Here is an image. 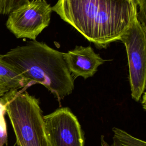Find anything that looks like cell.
Segmentation results:
<instances>
[{
  "label": "cell",
  "mask_w": 146,
  "mask_h": 146,
  "mask_svg": "<svg viewBox=\"0 0 146 146\" xmlns=\"http://www.w3.org/2000/svg\"><path fill=\"white\" fill-rule=\"evenodd\" d=\"M52 11L102 48L120 40L138 9L127 0H58Z\"/></svg>",
  "instance_id": "1"
},
{
  "label": "cell",
  "mask_w": 146,
  "mask_h": 146,
  "mask_svg": "<svg viewBox=\"0 0 146 146\" xmlns=\"http://www.w3.org/2000/svg\"><path fill=\"white\" fill-rule=\"evenodd\" d=\"M3 59L30 83L44 86L60 100L74 88V80L63 58V52L36 40L10 49Z\"/></svg>",
  "instance_id": "2"
},
{
  "label": "cell",
  "mask_w": 146,
  "mask_h": 146,
  "mask_svg": "<svg viewBox=\"0 0 146 146\" xmlns=\"http://www.w3.org/2000/svg\"><path fill=\"white\" fill-rule=\"evenodd\" d=\"M18 146H51L38 100L27 92L11 89L0 97Z\"/></svg>",
  "instance_id": "3"
},
{
  "label": "cell",
  "mask_w": 146,
  "mask_h": 146,
  "mask_svg": "<svg viewBox=\"0 0 146 146\" xmlns=\"http://www.w3.org/2000/svg\"><path fill=\"white\" fill-rule=\"evenodd\" d=\"M146 27L137 18V11L120 40L127 51L132 98L138 102L145 88L146 80Z\"/></svg>",
  "instance_id": "4"
},
{
  "label": "cell",
  "mask_w": 146,
  "mask_h": 146,
  "mask_svg": "<svg viewBox=\"0 0 146 146\" xmlns=\"http://www.w3.org/2000/svg\"><path fill=\"white\" fill-rule=\"evenodd\" d=\"M52 7L46 0H32L9 14L6 26L17 38L35 40L49 25Z\"/></svg>",
  "instance_id": "5"
},
{
  "label": "cell",
  "mask_w": 146,
  "mask_h": 146,
  "mask_svg": "<svg viewBox=\"0 0 146 146\" xmlns=\"http://www.w3.org/2000/svg\"><path fill=\"white\" fill-rule=\"evenodd\" d=\"M43 119L51 146H84L80 125L68 108H59Z\"/></svg>",
  "instance_id": "6"
},
{
  "label": "cell",
  "mask_w": 146,
  "mask_h": 146,
  "mask_svg": "<svg viewBox=\"0 0 146 146\" xmlns=\"http://www.w3.org/2000/svg\"><path fill=\"white\" fill-rule=\"evenodd\" d=\"M63 58L70 73L75 78L82 76L84 79L92 76L105 62L91 46H76L63 53Z\"/></svg>",
  "instance_id": "7"
},
{
  "label": "cell",
  "mask_w": 146,
  "mask_h": 146,
  "mask_svg": "<svg viewBox=\"0 0 146 146\" xmlns=\"http://www.w3.org/2000/svg\"><path fill=\"white\" fill-rule=\"evenodd\" d=\"M0 82L10 90H19L30 86L29 82L0 54Z\"/></svg>",
  "instance_id": "8"
},
{
  "label": "cell",
  "mask_w": 146,
  "mask_h": 146,
  "mask_svg": "<svg viewBox=\"0 0 146 146\" xmlns=\"http://www.w3.org/2000/svg\"><path fill=\"white\" fill-rule=\"evenodd\" d=\"M112 131L120 146H146L144 141L133 137L121 129L113 127Z\"/></svg>",
  "instance_id": "9"
},
{
  "label": "cell",
  "mask_w": 146,
  "mask_h": 146,
  "mask_svg": "<svg viewBox=\"0 0 146 146\" xmlns=\"http://www.w3.org/2000/svg\"><path fill=\"white\" fill-rule=\"evenodd\" d=\"M30 0H0V15L9 14Z\"/></svg>",
  "instance_id": "10"
},
{
  "label": "cell",
  "mask_w": 146,
  "mask_h": 146,
  "mask_svg": "<svg viewBox=\"0 0 146 146\" xmlns=\"http://www.w3.org/2000/svg\"><path fill=\"white\" fill-rule=\"evenodd\" d=\"M129 2L135 4L139 11H137V18L141 25L145 27V11H146V5L145 0H127Z\"/></svg>",
  "instance_id": "11"
},
{
  "label": "cell",
  "mask_w": 146,
  "mask_h": 146,
  "mask_svg": "<svg viewBox=\"0 0 146 146\" xmlns=\"http://www.w3.org/2000/svg\"><path fill=\"white\" fill-rule=\"evenodd\" d=\"M7 140L6 125L4 119V115L0 116V146H2Z\"/></svg>",
  "instance_id": "12"
},
{
  "label": "cell",
  "mask_w": 146,
  "mask_h": 146,
  "mask_svg": "<svg viewBox=\"0 0 146 146\" xmlns=\"http://www.w3.org/2000/svg\"><path fill=\"white\" fill-rule=\"evenodd\" d=\"M101 145L102 146H120V144L117 140V139L113 136V142L111 144H109L106 140L104 136L102 135L101 136Z\"/></svg>",
  "instance_id": "13"
},
{
  "label": "cell",
  "mask_w": 146,
  "mask_h": 146,
  "mask_svg": "<svg viewBox=\"0 0 146 146\" xmlns=\"http://www.w3.org/2000/svg\"><path fill=\"white\" fill-rule=\"evenodd\" d=\"M10 89L7 87L4 84L0 82V97L3 96L6 92L9 91Z\"/></svg>",
  "instance_id": "14"
},
{
  "label": "cell",
  "mask_w": 146,
  "mask_h": 146,
  "mask_svg": "<svg viewBox=\"0 0 146 146\" xmlns=\"http://www.w3.org/2000/svg\"><path fill=\"white\" fill-rule=\"evenodd\" d=\"M5 112H6V110H5V106H4L3 103L0 100V116L4 115Z\"/></svg>",
  "instance_id": "15"
}]
</instances>
